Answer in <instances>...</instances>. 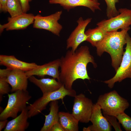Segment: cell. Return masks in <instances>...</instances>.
Here are the masks:
<instances>
[{
  "instance_id": "obj_1",
  "label": "cell",
  "mask_w": 131,
  "mask_h": 131,
  "mask_svg": "<svg viewBox=\"0 0 131 131\" xmlns=\"http://www.w3.org/2000/svg\"><path fill=\"white\" fill-rule=\"evenodd\" d=\"M60 59V70L58 81L68 89H72L74 82L77 79L90 80L87 70L89 63H92L94 68L97 66L87 46H82L75 51L68 50Z\"/></svg>"
},
{
  "instance_id": "obj_2",
  "label": "cell",
  "mask_w": 131,
  "mask_h": 131,
  "mask_svg": "<svg viewBox=\"0 0 131 131\" xmlns=\"http://www.w3.org/2000/svg\"><path fill=\"white\" fill-rule=\"evenodd\" d=\"M130 27L120 31L107 32L102 40L95 47L97 55L101 56L104 52L110 55L112 65L116 72L119 67L124 51L123 46L126 44V37Z\"/></svg>"
},
{
  "instance_id": "obj_3",
  "label": "cell",
  "mask_w": 131,
  "mask_h": 131,
  "mask_svg": "<svg viewBox=\"0 0 131 131\" xmlns=\"http://www.w3.org/2000/svg\"><path fill=\"white\" fill-rule=\"evenodd\" d=\"M96 103L104 114L115 117L124 112L129 106L127 100L115 90L100 95Z\"/></svg>"
},
{
  "instance_id": "obj_4",
  "label": "cell",
  "mask_w": 131,
  "mask_h": 131,
  "mask_svg": "<svg viewBox=\"0 0 131 131\" xmlns=\"http://www.w3.org/2000/svg\"><path fill=\"white\" fill-rule=\"evenodd\" d=\"M76 95L75 90L72 89H67L63 84L56 90L43 94L41 97L27 106L29 118L33 117L41 113L46 108L48 104L52 101L60 99L63 100L66 96L74 97Z\"/></svg>"
},
{
  "instance_id": "obj_5",
  "label": "cell",
  "mask_w": 131,
  "mask_h": 131,
  "mask_svg": "<svg viewBox=\"0 0 131 131\" xmlns=\"http://www.w3.org/2000/svg\"><path fill=\"white\" fill-rule=\"evenodd\" d=\"M8 97L7 105L0 115V121L16 117L18 112L26 108V104L32 98L27 90H19L8 94Z\"/></svg>"
},
{
  "instance_id": "obj_6",
  "label": "cell",
  "mask_w": 131,
  "mask_h": 131,
  "mask_svg": "<svg viewBox=\"0 0 131 131\" xmlns=\"http://www.w3.org/2000/svg\"><path fill=\"white\" fill-rule=\"evenodd\" d=\"M126 46L120 66L112 78L103 82L110 88L117 82H120L127 78L131 79V37L128 33L126 37Z\"/></svg>"
},
{
  "instance_id": "obj_7",
  "label": "cell",
  "mask_w": 131,
  "mask_h": 131,
  "mask_svg": "<svg viewBox=\"0 0 131 131\" xmlns=\"http://www.w3.org/2000/svg\"><path fill=\"white\" fill-rule=\"evenodd\" d=\"M119 15L108 19H104L97 24V26L106 32L124 29L131 25V9L126 8H119Z\"/></svg>"
},
{
  "instance_id": "obj_8",
  "label": "cell",
  "mask_w": 131,
  "mask_h": 131,
  "mask_svg": "<svg viewBox=\"0 0 131 131\" xmlns=\"http://www.w3.org/2000/svg\"><path fill=\"white\" fill-rule=\"evenodd\" d=\"M74 97L72 114L79 122L89 123L94 105L92 100L82 93Z\"/></svg>"
},
{
  "instance_id": "obj_9",
  "label": "cell",
  "mask_w": 131,
  "mask_h": 131,
  "mask_svg": "<svg viewBox=\"0 0 131 131\" xmlns=\"http://www.w3.org/2000/svg\"><path fill=\"white\" fill-rule=\"evenodd\" d=\"M62 13V11L61 10L46 16H42L37 14L35 16L33 27L49 31L54 34L59 36L62 26L58 23V21Z\"/></svg>"
},
{
  "instance_id": "obj_10",
  "label": "cell",
  "mask_w": 131,
  "mask_h": 131,
  "mask_svg": "<svg viewBox=\"0 0 131 131\" xmlns=\"http://www.w3.org/2000/svg\"><path fill=\"white\" fill-rule=\"evenodd\" d=\"M92 19L91 18H88L84 20L81 17L78 19L77 21V26L67 40V49L71 48L73 51H75L82 43L86 41L87 37L85 30Z\"/></svg>"
},
{
  "instance_id": "obj_11",
  "label": "cell",
  "mask_w": 131,
  "mask_h": 131,
  "mask_svg": "<svg viewBox=\"0 0 131 131\" xmlns=\"http://www.w3.org/2000/svg\"><path fill=\"white\" fill-rule=\"evenodd\" d=\"M35 16L32 14L23 13L13 17L8 18V22L0 25V34L5 29L7 31L19 30L26 29L33 23Z\"/></svg>"
},
{
  "instance_id": "obj_12",
  "label": "cell",
  "mask_w": 131,
  "mask_h": 131,
  "mask_svg": "<svg viewBox=\"0 0 131 131\" xmlns=\"http://www.w3.org/2000/svg\"><path fill=\"white\" fill-rule=\"evenodd\" d=\"M101 108L97 103L94 104L90 118L92 124L83 128V131H110L112 125L103 115Z\"/></svg>"
},
{
  "instance_id": "obj_13",
  "label": "cell",
  "mask_w": 131,
  "mask_h": 131,
  "mask_svg": "<svg viewBox=\"0 0 131 131\" xmlns=\"http://www.w3.org/2000/svg\"><path fill=\"white\" fill-rule=\"evenodd\" d=\"M60 63V59H57L43 65H38L36 68L25 72V74L28 78L32 75H36L43 78L45 76L48 75L58 81Z\"/></svg>"
},
{
  "instance_id": "obj_14",
  "label": "cell",
  "mask_w": 131,
  "mask_h": 131,
  "mask_svg": "<svg viewBox=\"0 0 131 131\" xmlns=\"http://www.w3.org/2000/svg\"><path fill=\"white\" fill-rule=\"evenodd\" d=\"M28 79L25 72L13 69L8 75L6 80L11 86V91L13 92L19 90H26Z\"/></svg>"
},
{
  "instance_id": "obj_15",
  "label": "cell",
  "mask_w": 131,
  "mask_h": 131,
  "mask_svg": "<svg viewBox=\"0 0 131 131\" xmlns=\"http://www.w3.org/2000/svg\"><path fill=\"white\" fill-rule=\"evenodd\" d=\"M49 2L50 4H59L67 11L80 6L87 7L94 12L101 10L98 0H49Z\"/></svg>"
},
{
  "instance_id": "obj_16",
  "label": "cell",
  "mask_w": 131,
  "mask_h": 131,
  "mask_svg": "<svg viewBox=\"0 0 131 131\" xmlns=\"http://www.w3.org/2000/svg\"><path fill=\"white\" fill-rule=\"evenodd\" d=\"M0 64L12 70H21L25 72L30 71L38 66L34 63H28L17 59L15 56L0 55Z\"/></svg>"
},
{
  "instance_id": "obj_17",
  "label": "cell",
  "mask_w": 131,
  "mask_h": 131,
  "mask_svg": "<svg viewBox=\"0 0 131 131\" xmlns=\"http://www.w3.org/2000/svg\"><path fill=\"white\" fill-rule=\"evenodd\" d=\"M28 79L30 82L40 89L43 94L56 90L59 89L63 84L53 78H43L38 79L33 75H32L29 77Z\"/></svg>"
},
{
  "instance_id": "obj_18",
  "label": "cell",
  "mask_w": 131,
  "mask_h": 131,
  "mask_svg": "<svg viewBox=\"0 0 131 131\" xmlns=\"http://www.w3.org/2000/svg\"><path fill=\"white\" fill-rule=\"evenodd\" d=\"M28 110L26 108L18 116L7 123L4 131H24L28 127L29 123Z\"/></svg>"
},
{
  "instance_id": "obj_19",
  "label": "cell",
  "mask_w": 131,
  "mask_h": 131,
  "mask_svg": "<svg viewBox=\"0 0 131 131\" xmlns=\"http://www.w3.org/2000/svg\"><path fill=\"white\" fill-rule=\"evenodd\" d=\"M50 103L49 113L48 115H45V122L40 131H50L52 126L59 122L58 102L56 100Z\"/></svg>"
},
{
  "instance_id": "obj_20",
  "label": "cell",
  "mask_w": 131,
  "mask_h": 131,
  "mask_svg": "<svg viewBox=\"0 0 131 131\" xmlns=\"http://www.w3.org/2000/svg\"><path fill=\"white\" fill-rule=\"evenodd\" d=\"M59 122L64 131H79V121L72 114L64 112L58 113Z\"/></svg>"
},
{
  "instance_id": "obj_21",
  "label": "cell",
  "mask_w": 131,
  "mask_h": 131,
  "mask_svg": "<svg viewBox=\"0 0 131 131\" xmlns=\"http://www.w3.org/2000/svg\"><path fill=\"white\" fill-rule=\"evenodd\" d=\"M106 33L98 26L94 28L89 29L85 32L87 37L86 41L90 43L93 46L95 47L103 39Z\"/></svg>"
},
{
  "instance_id": "obj_22",
  "label": "cell",
  "mask_w": 131,
  "mask_h": 131,
  "mask_svg": "<svg viewBox=\"0 0 131 131\" xmlns=\"http://www.w3.org/2000/svg\"><path fill=\"white\" fill-rule=\"evenodd\" d=\"M7 12L11 17L17 16L24 13L19 0H8L6 5Z\"/></svg>"
},
{
  "instance_id": "obj_23",
  "label": "cell",
  "mask_w": 131,
  "mask_h": 131,
  "mask_svg": "<svg viewBox=\"0 0 131 131\" xmlns=\"http://www.w3.org/2000/svg\"><path fill=\"white\" fill-rule=\"evenodd\" d=\"M107 5L106 14L108 19L115 16L119 13L116 8L115 5L119 0H104Z\"/></svg>"
},
{
  "instance_id": "obj_24",
  "label": "cell",
  "mask_w": 131,
  "mask_h": 131,
  "mask_svg": "<svg viewBox=\"0 0 131 131\" xmlns=\"http://www.w3.org/2000/svg\"><path fill=\"white\" fill-rule=\"evenodd\" d=\"M116 117L126 131H131V117L124 112L117 115Z\"/></svg>"
},
{
  "instance_id": "obj_25",
  "label": "cell",
  "mask_w": 131,
  "mask_h": 131,
  "mask_svg": "<svg viewBox=\"0 0 131 131\" xmlns=\"http://www.w3.org/2000/svg\"><path fill=\"white\" fill-rule=\"evenodd\" d=\"M104 116L106 118L111 125L114 127L116 131H121L120 123L117 120L116 117L104 114Z\"/></svg>"
},
{
  "instance_id": "obj_26",
  "label": "cell",
  "mask_w": 131,
  "mask_h": 131,
  "mask_svg": "<svg viewBox=\"0 0 131 131\" xmlns=\"http://www.w3.org/2000/svg\"><path fill=\"white\" fill-rule=\"evenodd\" d=\"M6 78H0V94L1 96L8 94L11 91L9 84L7 81Z\"/></svg>"
},
{
  "instance_id": "obj_27",
  "label": "cell",
  "mask_w": 131,
  "mask_h": 131,
  "mask_svg": "<svg viewBox=\"0 0 131 131\" xmlns=\"http://www.w3.org/2000/svg\"><path fill=\"white\" fill-rule=\"evenodd\" d=\"M21 4L23 13H26L30 8L29 2L32 0H19Z\"/></svg>"
},
{
  "instance_id": "obj_28",
  "label": "cell",
  "mask_w": 131,
  "mask_h": 131,
  "mask_svg": "<svg viewBox=\"0 0 131 131\" xmlns=\"http://www.w3.org/2000/svg\"><path fill=\"white\" fill-rule=\"evenodd\" d=\"M11 70L12 69L7 68L5 69H0V78H6Z\"/></svg>"
},
{
  "instance_id": "obj_29",
  "label": "cell",
  "mask_w": 131,
  "mask_h": 131,
  "mask_svg": "<svg viewBox=\"0 0 131 131\" xmlns=\"http://www.w3.org/2000/svg\"><path fill=\"white\" fill-rule=\"evenodd\" d=\"M50 131H64L59 122L54 124L51 127Z\"/></svg>"
},
{
  "instance_id": "obj_30",
  "label": "cell",
  "mask_w": 131,
  "mask_h": 131,
  "mask_svg": "<svg viewBox=\"0 0 131 131\" xmlns=\"http://www.w3.org/2000/svg\"><path fill=\"white\" fill-rule=\"evenodd\" d=\"M8 0H0V12H7L6 5Z\"/></svg>"
},
{
  "instance_id": "obj_31",
  "label": "cell",
  "mask_w": 131,
  "mask_h": 131,
  "mask_svg": "<svg viewBox=\"0 0 131 131\" xmlns=\"http://www.w3.org/2000/svg\"><path fill=\"white\" fill-rule=\"evenodd\" d=\"M8 120L6 119L0 121V131H1L5 126L8 123Z\"/></svg>"
},
{
  "instance_id": "obj_32",
  "label": "cell",
  "mask_w": 131,
  "mask_h": 131,
  "mask_svg": "<svg viewBox=\"0 0 131 131\" xmlns=\"http://www.w3.org/2000/svg\"><path fill=\"white\" fill-rule=\"evenodd\" d=\"M130 6H131V4Z\"/></svg>"
}]
</instances>
